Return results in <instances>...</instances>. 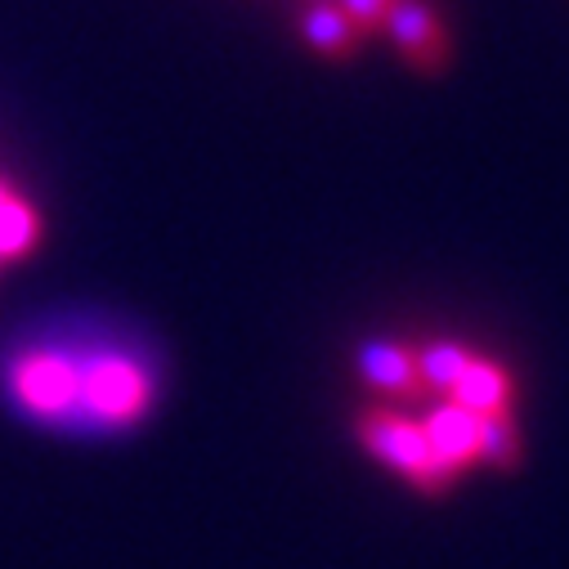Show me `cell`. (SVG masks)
<instances>
[{
  "instance_id": "4",
  "label": "cell",
  "mask_w": 569,
  "mask_h": 569,
  "mask_svg": "<svg viewBox=\"0 0 569 569\" xmlns=\"http://www.w3.org/2000/svg\"><path fill=\"white\" fill-rule=\"evenodd\" d=\"M381 32L395 41L403 63L417 68L421 77H436L449 68V28L426 0H395Z\"/></svg>"
},
{
  "instance_id": "13",
  "label": "cell",
  "mask_w": 569,
  "mask_h": 569,
  "mask_svg": "<svg viewBox=\"0 0 569 569\" xmlns=\"http://www.w3.org/2000/svg\"><path fill=\"white\" fill-rule=\"evenodd\" d=\"M10 193H14V189H10V184H6V180H0V202H6V198H10Z\"/></svg>"
},
{
  "instance_id": "7",
  "label": "cell",
  "mask_w": 569,
  "mask_h": 569,
  "mask_svg": "<svg viewBox=\"0 0 569 569\" xmlns=\"http://www.w3.org/2000/svg\"><path fill=\"white\" fill-rule=\"evenodd\" d=\"M445 399H453L458 408H467V412H476L480 421L485 417H502V412H511V399H516V386H511V377H507V368L502 363H493V359H471L467 363V372L453 381V390L445 395Z\"/></svg>"
},
{
  "instance_id": "1",
  "label": "cell",
  "mask_w": 569,
  "mask_h": 569,
  "mask_svg": "<svg viewBox=\"0 0 569 569\" xmlns=\"http://www.w3.org/2000/svg\"><path fill=\"white\" fill-rule=\"evenodd\" d=\"M355 436L359 445L381 462L390 467L399 480H408L412 489L421 493H445L453 489L458 480L440 467L431 440L421 431V417H403L395 408H363L359 421H355Z\"/></svg>"
},
{
  "instance_id": "10",
  "label": "cell",
  "mask_w": 569,
  "mask_h": 569,
  "mask_svg": "<svg viewBox=\"0 0 569 569\" xmlns=\"http://www.w3.org/2000/svg\"><path fill=\"white\" fill-rule=\"evenodd\" d=\"M476 355L462 346V341H431V346H421L417 350V377H421V390H440L449 395L453 381L467 372Z\"/></svg>"
},
{
  "instance_id": "2",
  "label": "cell",
  "mask_w": 569,
  "mask_h": 569,
  "mask_svg": "<svg viewBox=\"0 0 569 569\" xmlns=\"http://www.w3.org/2000/svg\"><path fill=\"white\" fill-rule=\"evenodd\" d=\"M77 372H81V421L86 426H103V431L134 426L153 403L149 368L134 363L130 355L99 350V355L77 359Z\"/></svg>"
},
{
  "instance_id": "6",
  "label": "cell",
  "mask_w": 569,
  "mask_h": 569,
  "mask_svg": "<svg viewBox=\"0 0 569 569\" xmlns=\"http://www.w3.org/2000/svg\"><path fill=\"white\" fill-rule=\"evenodd\" d=\"M355 368H359V377H363L372 390H381V395H403V399H412V395L421 390L417 350H408V346H399V341H390V337L363 341L359 355H355Z\"/></svg>"
},
{
  "instance_id": "11",
  "label": "cell",
  "mask_w": 569,
  "mask_h": 569,
  "mask_svg": "<svg viewBox=\"0 0 569 569\" xmlns=\"http://www.w3.org/2000/svg\"><path fill=\"white\" fill-rule=\"evenodd\" d=\"M520 462V431H516V412L485 417L480 421V467L511 471Z\"/></svg>"
},
{
  "instance_id": "9",
  "label": "cell",
  "mask_w": 569,
  "mask_h": 569,
  "mask_svg": "<svg viewBox=\"0 0 569 569\" xmlns=\"http://www.w3.org/2000/svg\"><path fill=\"white\" fill-rule=\"evenodd\" d=\"M41 238V216L28 198L10 193L6 202H0V264L10 260H23Z\"/></svg>"
},
{
  "instance_id": "8",
  "label": "cell",
  "mask_w": 569,
  "mask_h": 569,
  "mask_svg": "<svg viewBox=\"0 0 569 569\" xmlns=\"http://www.w3.org/2000/svg\"><path fill=\"white\" fill-rule=\"evenodd\" d=\"M301 37H306V46H310L315 54L337 59V63L355 59V50H359V41H363V32L337 10V0H315V6L301 14Z\"/></svg>"
},
{
  "instance_id": "3",
  "label": "cell",
  "mask_w": 569,
  "mask_h": 569,
  "mask_svg": "<svg viewBox=\"0 0 569 569\" xmlns=\"http://www.w3.org/2000/svg\"><path fill=\"white\" fill-rule=\"evenodd\" d=\"M10 395L46 421H81V372L63 350H23L10 363Z\"/></svg>"
},
{
  "instance_id": "12",
  "label": "cell",
  "mask_w": 569,
  "mask_h": 569,
  "mask_svg": "<svg viewBox=\"0 0 569 569\" xmlns=\"http://www.w3.org/2000/svg\"><path fill=\"white\" fill-rule=\"evenodd\" d=\"M390 6L395 0H337V10L368 37V32H377L381 23H386V14H390Z\"/></svg>"
},
{
  "instance_id": "5",
  "label": "cell",
  "mask_w": 569,
  "mask_h": 569,
  "mask_svg": "<svg viewBox=\"0 0 569 569\" xmlns=\"http://www.w3.org/2000/svg\"><path fill=\"white\" fill-rule=\"evenodd\" d=\"M421 431L453 480H462L471 467H480V417L476 412L458 408L453 399H440L421 417Z\"/></svg>"
}]
</instances>
